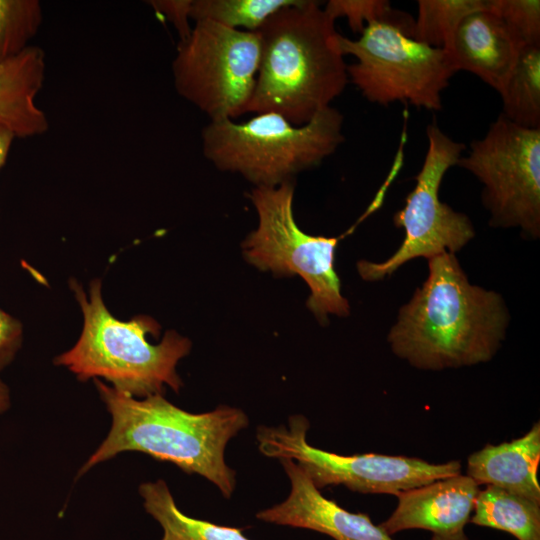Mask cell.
Here are the masks:
<instances>
[{"label":"cell","mask_w":540,"mask_h":540,"mask_svg":"<svg viewBox=\"0 0 540 540\" xmlns=\"http://www.w3.org/2000/svg\"><path fill=\"white\" fill-rule=\"evenodd\" d=\"M249 197L259 224L243 243L247 261L261 270L303 278L310 289L307 307L319 321L327 322L329 314L347 316L350 306L335 269L339 239L309 235L298 227L293 214V181L255 187Z\"/></svg>","instance_id":"obj_7"},{"label":"cell","mask_w":540,"mask_h":540,"mask_svg":"<svg viewBox=\"0 0 540 540\" xmlns=\"http://www.w3.org/2000/svg\"><path fill=\"white\" fill-rule=\"evenodd\" d=\"M83 314V328L75 345L55 359L79 380L102 377L112 387L133 397L162 394L165 385L178 392L182 382L176 365L191 349V342L175 331L151 344L147 336L159 334V324L149 316L128 321L115 318L104 304L101 281L95 279L89 295L71 282Z\"/></svg>","instance_id":"obj_4"},{"label":"cell","mask_w":540,"mask_h":540,"mask_svg":"<svg viewBox=\"0 0 540 540\" xmlns=\"http://www.w3.org/2000/svg\"><path fill=\"white\" fill-rule=\"evenodd\" d=\"M15 135L5 126L0 125V168L5 164Z\"/></svg>","instance_id":"obj_27"},{"label":"cell","mask_w":540,"mask_h":540,"mask_svg":"<svg viewBox=\"0 0 540 540\" xmlns=\"http://www.w3.org/2000/svg\"><path fill=\"white\" fill-rule=\"evenodd\" d=\"M95 385L112 416V425L77 477L121 452L140 451L205 477L224 497H231L235 472L226 465L224 451L227 442L248 425L242 410L219 406L193 414L171 404L162 394L138 400L98 379Z\"/></svg>","instance_id":"obj_3"},{"label":"cell","mask_w":540,"mask_h":540,"mask_svg":"<svg viewBox=\"0 0 540 540\" xmlns=\"http://www.w3.org/2000/svg\"><path fill=\"white\" fill-rule=\"evenodd\" d=\"M479 485L463 474L399 492L397 506L379 526L391 537L404 530L429 531L431 540H470L465 533Z\"/></svg>","instance_id":"obj_12"},{"label":"cell","mask_w":540,"mask_h":540,"mask_svg":"<svg viewBox=\"0 0 540 540\" xmlns=\"http://www.w3.org/2000/svg\"><path fill=\"white\" fill-rule=\"evenodd\" d=\"M261 54L247 113L272 112L308 123L345 90L349 79L333 20L313 0H298L257 31Z\"/></svg>","instance_id":"obj_2"},{"label":"cell","mask_w":540,"mask_h":540,"mask_svg":"<svg viewBox=\"0 0 540 540\" xmlns=\"http://www.w3.org/2000/svg\"><path fill=\"white\" fill-rule=\"evenodd\" d=\"M42 21L38 0H0V64L29 46Z\"/></svg>","instance_id":"obj_22"},{"label":"cell","mask_w":540,"mask_h":540,"mask_svg":"<svg viewBox=\"0 0 540 540\" xmlns=\"http://www.w3.org/2000/svg\"><path fill=\"white\" fill-rule=\"evenodd\" d=\"M412 34L389 21L369 23L358 39L340 34L343 55L356 59L347 65L348 79L369 102H404L440 111L442 92L457 70L447 51L421 43Z\"/></svg>","instance_id":"obj_6"},{"label":"cell","mask_w":540,"mask_h":540,"mask_svg":"<svg viewBox=\"0 0 540 540\" xmlns=\"http://www.w3.org/2000/svg\"><path fill=\"white\" fill-rule=\"evenodd\" d=\"M310 427L303 415H292L285 426H259L260 452L272 458L297 461L317 489L344 485L363 494H391L420 487L461 473L460 461L430 463L420 458L376 453L339 455L311 446Z\"/></svg>","instance_id":"obj_9"},{"label":"cell","mask_w":540,"mask_h":540,"mask_svg":"<svg viewBox=\"0 0 540 540\" xmlns=\"http://www.w3.org/2000/svg\"><path fill=\"white\" fill-rule=\"evenodd\" d=\"M148 3L174 26L180 42L190 35L192 27L189 19L191 18L192 0H152Z\"/></svg>","instance_id":"obj_25"},{"label":"cell","mask_w":540,"mask_h":540,"mask_svg":"<svg viewBox=\"0 0 540 540\" xmlns=\"http://www.w3.org/2000/svg\"><path fill=\"white\" fill-rule=\"evenodd\" d=\"M291 481V492L280 504L259 511V520L314 530L334 540H394L366 513H352L325 498L294 460L279 459Z\"/></svg>","instance_id":"obj_13"},{"label":"cell","mask_w":540,"mask_h":540,"mask_svg":"<svg viewBox=\"0 0 540 540\" xmlns=\"http://www.w3.org/2000/svg\"><path fill=\"white\" fill-rule=\"evenodd\" d=\"M469 519L481 527L507 532L517 540H540V503L504 489H479Z\"/></svg>","instance_id":"obj_17"},{"label":"cell","mask_w":540,"mask_h":540,"mask_svg":"<svg viewBox=\"0 0 540 540\" xmlns=\"http://www.w3.org/2000/svg\"><path fill=\"white\" fill-rule=\"evenodd\" d=\"M540 423L522 437L498 445L486 444L469 455L466 474L479 486L492 485L540 503L538 466Z\"/></svg>","instance_id":"obj_15"},{"label":"cell","mask_w":540,"mask_h":540,"mask_svg":"<svg viewBox=\"0 0 540 540\" xmlns=\"http://www.w3.org/2000/svg\"><path fill=\"white\" fill-rule=\"evenodd\" d=\"M21 342V323L0 309V372L13 360Z\"/></svg>","instance_id":"obj_26"},{"label":"cell","mask_w":540,"mask_h":540,"mask_svg":"<svg viewBox=\"0 0 540 540\" xmlns=\"http://www.w3.org/2000/svg\"><path fill=\"white\" fill-rule=\"evenodd\" d=\"M522 49L488 4L461 21L448 53L457 72H470L500 93Z\"/></svg>","instance_id":"obj_14"},{"label":"cell","mask_w":540,"mask_h":540,"mask_svg":"<svg viewBox=\"0 0 540 540\" xmlns=\"http://www.w3.org/2000/svg\"><path fill=\"white\" fill-rule=\"evenodd\" d=\"M323 9L333 20L346 18L350 29L359 34L375 21L394 22L412 31L414 27L412 16L394 9L387 0H330Z\"/></svg>","instance_id":"obj_23"},{"label":"cell","mask_w":540,"mask_h":540,"mask_svg":"<svg viewBox=\"0 0 540 540\" xmlns=\"http://www.w3.org/2000/svg\"><path fill=\"white\" fill-rule=\"evenodd\" d=\"M298 0H192L191 19L207 20L224 27L257 32L277 11Z\"/></svg>","instance_id":"obj_21"},{"label":"cell","mask_w":540,"mask_h":540,"mask_svg":"<svg viewBox=\"0 0 540 540\" xmlns=\"http://www.w3.org/2000/svg\"><path fill=\"white\" fill-rule=\"evenodd\" d=\"M457 166L482 184V201L497 228L540 236V128L519 126L500 114L474 139Z\"/></svg>","instance_id":"obj_11"},{"label":"cell","mask_w":540,"mask_h":540,"mask_svg":"<svg viewBox=\"0 0 540 540\" xmlns=\"http://www.w3.org/2000/svg\"><path fill=\"white\" fill-rule=\"evenodd\" d=\"M139 492L145 510L163 528L161 540H251L243 534L244 528L221 526L185 515L163 480L143 483Z\"/></svg>","instance_id":"obj_18"},{"label":"cell","mask_w":540,"mask_h":540,"mask_svg":"<svg viewBox=\"0 0 540 540\" xmlns=\"http://www.w3.org/2000/svg\"><path fill=\"white\" fill-rule=\"evenodd\" d=\"M489 10L503 21L523 48L540 46L539 0H489Z\"/></svg>","instance_id":"obj_24"},{"label":"cell","mask_w":540,"mask_h":540,"mask_svg":"<svg viewBox=\"0 0 540 540\" xmlns=\"http://www.w3.org/2000/svg\"><path fill=\"white\" fill-rule=\"evenodd\" d=\"M499 94L503 116L525 128H540V46L522 49Z\"/></svg>","instance_id":"obj_19"},{"label":"cell","mask_w":540,"mask_h":540,"mask_svg":"<svg viewBox=\"0 0 540 540\" xmlns=\"http://www.w3.org/2000/svg\"><path fill=\"white\" fill-rule=\"evenodd\" d=\"M11 404L10 391L7 385L0 380V414L9 409Z\"/></svg>","instance_id":"obj_28"},{"label":"cell","mask_w":540,"mask_h":540,"mask_svg":"<svg viewBox=\"0 0 540 540\" xmlns=\"http://www.w3.org/2000/svg\"><path fill=\"white\" fill-rule=\"evenodd\" d=\"M488 4L489 0H418L412 37L449 52L461 21L468 14L487 8Z\"/></svg>","instance_id":"obj_20"},{"label":"cell","mask_w":540,"mask_h":540,"mask_svg":"<svg viewBox=\"0 0 540 540\" xmlns=\"http://www.w3.org/2000/svg\"><path fill=\"white\" fill-rule=\"evenodd\" d=\"M426 136L428 148L415 186L393 217L395 226L404 230L403 242L385 261L357 263L366 281L382 280L415 258L454 254L475 236L468 216L453 210L439 196L444 175L457 165L466 146L445 134L435 120L427 125Z\"/></svg>","instance_id":"obj_10"},{"label":"cell","mask_w":540,"mask_h":540,"mask_svg":"<svg viewBox=\"0 0 540 540\" xmlns=\"http://www.w3.org/2000/svg\"><path fill=\"white\" fill-rule=\"evenodd\" d=\"M344 117L329 106L294 125L267 112L243 121H210L202 130L204 157L221 171L238 173L256 187H274L318 166L344 142Z\"/></svg>","instance_id":"obj_5"},{"label":"cell","mask_w":540,"mask_h":540,"mask_svg":"<svg viewBox=\"0 0 540 540\" xmlns=\"http://www.w3.org/2000/svg\"><path fill=\"white\" fill-rule=\"evenodd\" d=\"M509 313L500 294L469 282L454 254L428 259V277L399 310L392 352L421 370L490 361L505 339Z\"/></svg>","instance_id":"obj_1"},{"label":"cell","mask_w":540,"mask_h":540,"mask_svg":"<svg viewBox=\"0 0 540 540\" xmlns=\"http://www.w3.org/2000/svg\"><path fill=\"white\" fill-rule=\"evenodd\" d=\"M45 72V52L33 45L0 64V125L15 137H35L48 130L46 113L36 104Z\"/></svg>","instance_id":"obj_16"},{"label":"cell","mask_w":540,"mask_h":540,"mask_svg":"<svg viewBox=\"0 0 540 540\" xmlns=\"http://www.w3.org/2000/svg\"><path fill=\"white\" fill-rule=\"evenodd\" d=\"M260 54L258 32L195 21L172 62L174 87L210 121L234 120L247 113Z\"/></svg>","instance_id":"obj_8"}]
</instances>
